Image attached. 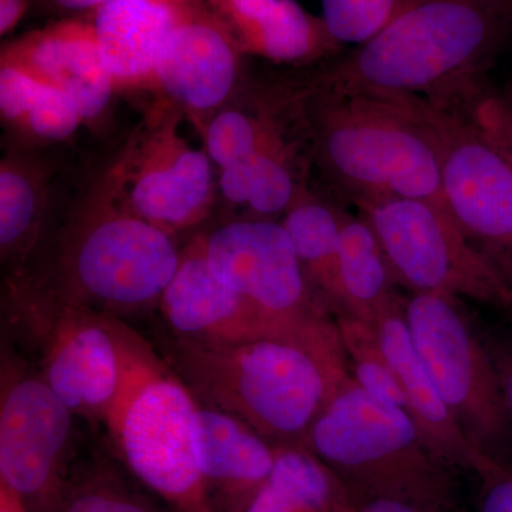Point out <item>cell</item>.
<instances>
[{
    "label": "cell",
    "mask_w": 512,
    "mask_h": 512,
    "mask_svg": "<svg viewBox=\"0 0 512 512\" xmlns=\"http://www.w3.org/2000/svg\"><path fill=\"white\" fill-rule=\"evenodd\" d=\"M180 255L173 235L121 202L104 163L70 191L35 279L63 305L116 318L158 305Z\"/></svg>",
    "instance_id": "1"
},
{
    "label": "cell",
    "mask_w": 512,
    "mask_h": 512,
    "mask_svg": "<svg viewBox=\"0 0 512 512\" xmlns=\"http://www.w3.org/2000/svg\"><path fill=\"white\" fill-rule=\"evenodd\" d=\"M512 23L480 0H403L369 42L313 84L379 97H447L477 82Z\"/></svg>",
    "instance_id": "2"
},
{
    "label": "cell",
    "mask_w": 512,
    "mask_h": 512,
    "mask_svg": "<svg viewBox=\"0 0 512 512\" xmlns=\"http://www.w3.org/2000/svg\"><path fill=\"white\" fill-rule=\"evenodd\" d=\"M295 100L313 158L355 202L412 198L448 211L436 148L406 101L313 83Z\"/></svg>",
    "instance_id": "3"
},
{
    "label": "cell",
    "mask_w": 512,
    "mask_h": 512,
    "mask_svg": "<svg viewBox=\"0 0 512 512\" xmlns=\"http://www.w3.org/2000/svg\"><path fill=\"white\" fill-rule=\"evenodd\" d=\"M171 357L198 404L238 417L274 446H303L330 394L352 376L348 366L282 339H177Z\"/></svg>",
    "instance_id": "4"
},
{
    "label": "cell",
    "mask_w": 512,
    "mask_h": 512,
    "mask_svg": "<svg viewBox=\"0 0 512 512\" xmlns=\"http://www.w3.org/2000/svg\"><path fill=\"white\" fill-rule=\"evenodd\" d=\"M303 447L357 504L394 498L460 512V471L430 446L407 410L376 399L352 376L330 394Z\"/></svg>",
    "instance_id": "5"
},
{
    "label": "cell",
    "mask_w": 512,
    "mask_h": 512,
    "mask_svg": "<svg viewBox=\"0 0 512 512\" xmlns=\"http://www.w3.org/2000/svg\"><path fill=\"white\" fill-rule=\"evenodd\" d=\"M198 402L151 357L128 379L107 429L124 466L174 512H215L198 466Z\"/></svg>",
    "instance_id": "6"
},
{
    "label": "cell",
    "mask_w": 512,
    "mask_h": 512,
    "mask_svg": "<svg viewBox=\"0 0 512 512\" xmlns=\"http://www.w3.org/2000/svg\"><path fill=\"white\" fill-rule=\"evenodd\" d=\"M208 262L222 282L292 342L348 365L336 322L326 319L281 222L235 220L205 234Z\"/></svg>",
    "instance_id": "7"
},
{
    "label": "cell",
    "mask_w": 512,
    "mask_h": 512,
    "mask_svg": "<svg viewBox=\"0 0 512 512\" xmlns=\"http://www.w3.org/2000/svg\"><path fill=\"white\" fill-rule=\"evenodd\" d=\"M356 204L376 232L397 284L512 308L510 278L466 237L450 212L412 198Z\"/></svg>",
    "instance_id": "8"
},
{
    "label": "cell",
    "mask_w": 512,
    "mask_h": 512,
    "mask_svg": "<svg viewBox=\"0 0 512 512\" xmlns=\"http://www.w3.org/2000/svg\"><path fill=\"white\" fill-rule=\"evenodd\" d=\"M185 120L183 110L157 97L107 161L121 202L173 237L207 220L218 195L214 163L183 136Z\"/></svg>",
    "instance_id": "9"
},
{
    "label": "cell",
    "mask_w": 512,
    "mask_h": 512,
    "mask_svg": "<svg viewBox=\"0 0 512 512\" xmlns=\"http://www.w3.org/2000/svg\"><path fill=\"white\" fill-rule=\"evenodd\" d=\"M414 346L473 446L512 461V420L483 336L457 298L416 292L404 302Z\"/></svg>",
    "instance_id": "10"
},
{
    "label": "cell",
    "mask_w": 512,
    "mask_h": 512,
    "mask_svg": "<svg viewBox=\"0 0 512 512\" xmlns=\"http://www.w3.org/2000/svg\"><path fill=\"white\" fill-rule=\"evenodd\" d=\"M433 141L451 217L512 282V170L450 100L406 96Z\"/></svg>",
    "instance_id": "11"
},
{
    "label": "cell",
    "mask_w": 512,
    "mask_h": 512,
    "mask_svg": "<svg viewBox=\"0 0 512 512\" xmlns=\"http://www.w3.org/2000/svg\"><path fill=\"white\" fill-rule=\"evenodd\" d=\"M32 281L52 318L43 379L76 416L107 423L128 379L153 353L113 316L63 305Z\"/></svg>",
    "instance_id": "12"
},
{
    "label": "cell",
    "mask_w": 512,
    "mask_h": 512,
    "mask_svg": "<svg viewBox=\"0 0 512 512\" xmlns=\"http://www.w3.org/2000/svg\"><path fill=\"white\" fill-rule=\"evenodd\" d=\"M3 369L0 483L28 512H55L73 476V417L42 375Z\"/></svg>",
    "instance_id": "13"
},
{
    "label": "cell",
    "mask_w": 512,
    "mask_h": 512,
    "mask_svg": "<svg viewBox=\"0 0 512 512\" xmlns=\"http://www.w3.org/2000/svg\"><path fill=\"white\" fill-rule=\"evenodd\" d=\"M244 53L207 0H190L165 40L151 90L201 127L231 103Z\"/></svg>",
    "instance_id": "14"
},
{
    "label": "cell",
    "mask_w": 512,
    "mask_h": 512,
    "mask_svg": "<svg viewBox=\"0 0 512 512\" xmlns=\"http://www.w3.org/2000/svg\"><path fill=\"white\" fill-rule=\"evenodd\" d=\"M0 59L19 64L60 90L90 130L106 126L117 86L87 16L62 19L20 36L2 47Z\"/></svg>",
    "instance_id": "15"
},
{
    "label": "cell",
    "mask_w": 512,
    "mask_h": 512,
    "mask_svg": "<svg viewBox=\"0 0 512 512\" xmlns=\"http://www.w3.org/2000/svg\"><path fill=\"white\" fill-rule=\"evenodd\" d=\"M158 308L177 339L201 343L291 340L215 276L208 262L205 234L191 239L181 251L180 264Z\"/></svg>",
    "instance_id": "16"
},
{
    "label": "cell",
    "mask_w": 512,
    "mask_h": 512,
    "mask_svg": "<svg viewBox=\"0 0 512 512\" xmlns=\"http://www.w3.org/2000/svg\"><path fill=\"white\" fill-rule=\"evenodd\" d=\"M194 440L198 466L215 512L234 511L274 467V444L222 410L198 404Z\"/></svg>",
    "instance_id": "17"
},
{
    "label": "cell",
    "mask_w": 512,
    "mask_h": 512,
    "mask_svg": "<svg viewBox=\"0 0 512 512\" xmlns=\"http://www.w3.org/2000/svg\"><path fill=\"white\" fill-rule=\"evenodd\" d=\"M404 302L406 298L397 299L376 318L375 329L384 356L402 386L407 412L416 421L430 446L461 474H467L473 444L448 409L414 346L404 318Z\"/></svg>",
    "instance_id": "18"
},
{
    "label": "cell",
    "mask_w": 512,
    "mask_h": 512,
    "mask_svg": "<svg viewBox=\"0 0 512 512\" xmlns=\"http://www.w3.org/2000/svg\"><path fill=\"white\" fill-rule=\"evenodd\" d=\"M47 153L8 146L0 161V256L8 276L28 272L45 237L59 171Z\"/></svg>",
    "instance_id": "19"
},
{
    "label": "cell",
    "mask_w": 512,
    "mask_h": 512,
    "mask_svg": "<svg viewBox=\"0 0 512 512\" xmlns=\"http://www.w3.org/2000/svg\"><path fill=\"white\" fill-rule=\"evenodd\" d=\"M190 0H107L86 15L117 90H151L154 67Z\"/></svg>",
    "instance_id": "20"
},
{
    "label": "cell",
    "mask_w": 512,
    "mask_h": 512,
    "mask_svg": "<svg viewBox=\"0 0 512 512\" xmlns=\"http://www.w3.org/2000/svg\"><path fill=\"white\" fill-rule=\"evenodd\" d=\"M244 55L275 63L302 64L338 47L322 18L298 0H207Z\"/></svg>",
    "instance_id": "21"
},
{
    "label": "cell",
    "mask_w": 512,
    "mask_h": 512,
    "mask_svg": "<svg viewBox=\"0 0 512 512\" xmlns=\"http://www.w3.org/2000/svg\"><path fill=\"white\" fill-rule=\"evenodd\" d=\"M0 117L9 146L52 150L84 126L72 101L10 60L0 59Z\"/></svg>",
    "instance_id": "22"
},
{
    "label": "cell",
    "mask_w": 512,
    "mask_h": 512,
    "mask_svg": "<svg viewBox=\"0 0 512 512\" xmlns=\"http://www.w3.org/2000/svg\"><path fill=\"white\" fill-rule=\"evenodd\" d=\"M355 498L320 458L303 446H275L271 474L231 512H355Z\"/></svg>",
    "instance_id": "23"
},
{
    "label": "cell",
    "mask_w": 512,
    "mask_h": 512,
    "mask_svg": "<svg viewBox=\"0 0 512 512\" xmlns=\"http://www.w3.org/2000/svg\"><path fill=\"white\" fill-rule=\"evenodd\" d=\"M281 224L291 239L313 291L333 306L339 316H345L346 301L339 259L342 214L302 190L285 212Z\"/></svg>",
    "instance_id": "24"
},
{
    "label": "cell",
    "mask_w": 512,
    "mask_h": 512,
    "mask_svg": "<svg viewBox=\"0 0 512 512\" xmlns=\"http://www.w3.org/2000/svg\"><path fill=\"white\" fill-rule=\"evenodd\" d=\"M291 144L282 134L242 163L220 171L218 194L231 207L247 208L249 220H271L291 208L302 187Z\"/></svg>",
    "instance_id": "25"
},
{
    "label": "cell",
    "mask_w": 512,
    "mask_h": 512,
    "mask_svg": "<svg viewBox=\"0 0 512 512\" xmlns=\"http://www.w3.org/2000/svg\"><path fill=\"white\" fill-rule=\"evenodd\" d=\"M339 259L346 315L375 328L379 313L402 296L394 292L396 281L386 255L376 232L365 218L342 214Z\"/></svg>",
    "instance_id": "26"
},
{
    "label": "cell",
    "mask_w": 512,
    "mask_h": 512,
    "mask_svg": "<svg viewBox=\"0 0 512 512\" xmlns=\"http://www.w3.org/2000/svg\"><path fill=\"white\" fill-rule=\"evenodd\" d=\"M204 148L218 170L242 163L281 134L274 117L222 107L201 126Z\"/></svg>",
    "instance_id": "27"
},
{
    "label": "cell",
    "mask_w": 512,
    "mask_h": 512,
    "mask_svg": "<svg viewBox=\"0 0 512 512\" xmlns=\"http://www.w3.org/2000/svg\"><path fill=\"white\" fill-rule=\"evenodd\" d=\"M336 325L348 357L350 375L356 383L376 399L406 410V396L384 356L376 329L348 315L338 316Z\"/></svg>",
    "instance_id": "28"
},
{
    "label": "cell",
    "mask_w": 512,
    "mask_h": 512,
    "mask_svg": "<svg viewBox=\"0 0 512 512\" xmlns=\"http://www.w3.org/2000/svg\"><path fill=\"white\" fill-rule=\"evenodd\" d=\"M55 512H163L103 466L73 471Z\"/></svg>",
    "instance_id": "29"
},
{
    "label": "cell",
    "mask_w": 512,
    "mask_h": 512,
    "mask_svg": "<svg viewBox=\"0 0 512 512\" xmlns=\"http://www.w3.org/2000/svg\"><path fill=\"white\" fill-rule=\"evenodd\" d=\"M447 100L463 111L478 134L507 161L512 170V89L493 93L477 83L464 87Z\"/></svg>",
    "instance_id": "30"
},
{
    "label": "cell",
    "mask_w": 512,
    "mask_h": 512,
    "mask_svg": "<svg viewBox=\"0 0 512 512\" xmlns=\"http://www.w3.org/2000/svg\"><path fill=\"white\" fill-rule=\"evenodd\" d=\"M403 0H320L322 20L336 43L365 45L396 16Z\"/></svg>",
    "instance_id": "31"
},
{
    "label": "cell",
    "mask_w": 512,
    "mask_h": 512,
    "mask_svg": "<svg viewBox=\"0 0 512 512\" xmlns=\"http://www.w3.org/2000/svg\"><path fill=\"white\" fill-rule=\"evenodd\" d=\"M467 474L476 481L477 512H512V461L471 446Z\"/></svg>",
    "instance_id": "32"
},
{
    "label": "cell",
    "mask_w": 512,
    "mask_h": 512,
    "mask_svg": "<svg viewBox=\"0 0 512 512\" xmlns=\"http://www.w3.org/2000/svg\"><path fill=\"white\" fill-rule=\"evenodd\" d=\"M481 336L493 360L505 406L512 420V342L494 335L485 336L484 333Z\"/></svg>",
    "instance_id": "33"
},
{
    "label": "cell",
    "mask_w": 512,
    "mask_h": 512,
    "mask_svg": "<svg viewBox=\"0 0 512 512\" xmlns=\"http://www.w3.org/2000/svg\"><path fill=\"white\" fill-rule=\"evenodd\" d=\"M355 512H444L430 505L414 501L394 500V498H377L365 501L356 507Z\"/></svg>",
    "instance_id": "34"
},
{
    "label": "cell",
    "mask_w": 512,
    "mask_h": 512,
    "mask_svg": "<svg viewBox=\"0 0 512 512\" xmlns=\"http://www.w3.org/2000/svg\"><path fill=\"white\" fill-rule=\"evenodd\" d=\"M32 0H0V35H10L22 22Z\"/></svg>",
    "instance_id": "35"
},
{
    "label": "cell",
    "mask_w": 512,
    "mask_h": 512,
    "mask_svg": "<svg viewBox=\"0 0 512 512\" xmlns=\"http://www.w3.org/2000/svg\"><path fill=\"white\" fill-rule=\"evenodd\" d=\"M107 0H42L45 8L62 15L86 16L99 9Z\"/></svg>",
    "instance_id": "36"
},
{
    "label": "cell",
    "mask_w": 512,
    "mask_h": 512,
    "mask_svg": "<svg viewBox=\"0 0 512 512\" xmlns=\"http://www.w3.org/2000/svg\"><path fill=\"white\" fill-rule=\"evenodd\" d=\"M512 23V0H480Z\"/></svg>",
    "instance_id": "37"
}]
</instances>
